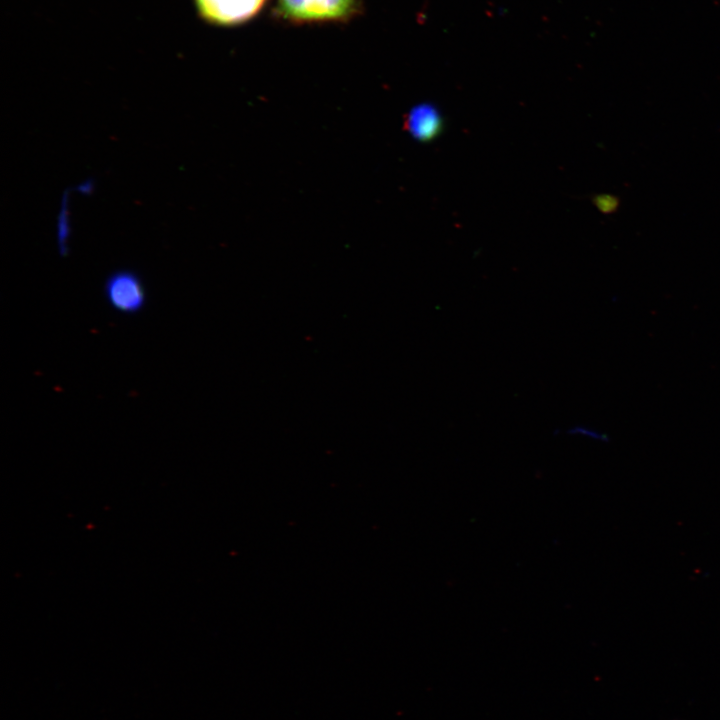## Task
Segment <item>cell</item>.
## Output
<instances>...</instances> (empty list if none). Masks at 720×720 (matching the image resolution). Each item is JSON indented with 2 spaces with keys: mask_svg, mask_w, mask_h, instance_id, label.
<instances>
[{
  "mask_svg": "<svg viewBox=\"0 0 720 720\" xmlns=\"http://www.w3.org/2000/svg\"><path fill=\"white\" fill-rule=\"evenodd\" d=\"M598 206L606 212H611L617 209L618 200L611 196L599 197Z\"/></svg>",
  "mask_w": 720,
  "mask_h": 720,
  "instance_id": "obj_6",
  "label": "cell"
},
{
  "mask_svg": "<svg viewBox=\"0 0 720 720\" xmlns=\"http://www.w3.org/2000/svg\"><path fill=\"white\" fill-rule=\"evenodd\" d=\"M199 15L218 26L244 24L258 15L269 0H194Z\"/></svg>",
  "mask_w": 720,
  "mask_h": 720,
  "instance_id": "obj_3",
  "label": "cell"
},
{
  "mask_svg": "<svg viewBox=\"0 0 720 720\" xmlns=\"http://www.w3.org/2000/svg\"><path fill=\"white\" fill-rule=\"evenodd\" d=\"M104 296L115 311L128 315L142 311L147 301L143 281L136 272L128 269L115 271L107 277Z\"/></svg>",
  "mask_w": 720,
  "mask_h": 720,
  "instance_id": "obj_2",
  "label": "cell"
},
{
  "mask_svg": "<svg viewBox=\"0 0 720 720\" xmlns=\"http://www.w3.org/2000/svg\"><path fill=\"white\" fill-rule=\"evenodd\" d=\"M409 132L420 140H429L436 136L441 128L438 112L430 105L415 107L406 120Z\"/></svg>",
  "mask_w": 720,
  "mask_h": 720,
  "instance_id": "obj_4",
  "label": "cell"
},
{
  "mask_svg": "<svg viewBox=\"0 0 720 720\" xmlns=\"http://www.w3.org/2000/svg\"><path fill=\"white\" fill-rule=\"evenodd\" d=\"M362 10L361 0H275L273 16L290 24L347 22Z\"/></svg>",
  "mask_w": 720,
  "mask_h": 720,
  "instance_id": "obj_1",
  "label": "cell"
},
{
  "mask_svg": "<svg viewBox=\"0 0 720 720\" xmlns=\"http://www.w3.org/2000/svg\"><path fill=\"white\" fill-rule=\"evenodd\" d=\"M67 199L65 198L63 201L64 206L61 209V212L59 214L58 218V227H57V240H58V247L59 251L62 255H65L67 253L68 249V238L70 235L69 229V218H68V212H67Z\"/></svg>",
  "mask_w": 720,
  "mask_h": 720,
  "instance_id": "obj_5",
  "label": "cell"
},
{
  "mask_svg": "<svg viewBox=\"0 0 720 720\" xmlns=\"http://www.w3.org/2000/svg\"><path fill=\"white\" fill-rule=\"evenodd\" d=\"M92 188H93V185H92L90 182L87 181L86 183L80 184L78 190H79L80 192H82V193L88 194L89 192L92 191Z\"/></svg>",
  "mask_w": 720,
  "mask_h": 720,
  "instance_id": "obj_7",
  "label": "cell"
}]
</instances>
